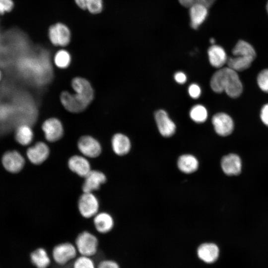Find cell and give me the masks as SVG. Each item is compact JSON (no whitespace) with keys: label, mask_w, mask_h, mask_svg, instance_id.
Wrapping results in <instances>:
<instances>
[{"label":"cell","mask_w":268,"mask_h":268,"mask_svg":"<svg viewBox=\"0 0 268 268\" xmlns=\"http://www.w3.org/2000/svg\"><path fill=\"white\" fill-rule=\"evenodd\" d=\"M190 26L197 29L204 22L208 15V7L201 3H195L189 8Z\"/></svg>","instance_id":"2e32d148"},{"label":"cell","mask_w":268,"mask_h":268,"mask_svg":"<svg viewBox=\"0 0 268 268\" xmlns=\"http://www.w3.org/2000/svg\"><path fill=\"white\" fill-rule=\"evenodd\" d=\"M0 37H1V35H0Z\"/></svg>","instance_id":"60d3db41"},{"label":"cell","mask_w":268,"mask_h":268,"mask_svg":"<svg viewBox=\"0 0 268 268\" xmlns=\"http://www.w3.org/2000/svg\"><path fill=\"white\" fill-rule=\"evenodd\" d=\"M197 0H178L180 4L183 6L189 8L192 5L196 3Z\"/></svg>","instance_id":"d590c367"},{"label":"cell","mask_w":268,"mask_h":268,"mask_svg":"<svg viewBox=\"0 0 268 268\" xmlns=\"http://www.w3.org/2000/svg\"><path fill=\"white\" fill-rule=\"evenodd\" d=\"M260 117L263 123L268 127V103L264 105L261 109Z\"/></svg>","instance_id":"836d02e7"},{"label":"cell","mask_w":268,"mask_h":268,"mask_svg":"<svg viewBox=\"0 0 268 268\" xmlns=\"http://www.w3.org/2000/svg\"><path fill=\"white\" fill-rule=\"evenodd\" d=\"M49 39L55 46H65L70 39V32L65 24L58 23L52 25L48 32Z\"/></svg>","instance_id":"8992f818"},{"label":"cell","mask_w":268,"mask_h":268,"mask_svg":"<svg viewBox=\"0 0 268 268\" xmlns=\"http://www.w3.org/2000/svg\"><path fill=\"white\" fill-rule=\"evenodd\" d=\"M223 172L227 175H237L242 170V160L239 155L230 153L224 156L221 160Z\"/></svg>","instance_id":"5bb4252c"},{"label":"cell","mask_w":268,"mask_h":268,"mask_svg":"<svg viewBox=\"0 0 268 268\" xmlns=\"http://www.w3.org/2000/svg\"><path fill=\"white\" fill-rule=\"evenodd\" d=\"M209 41H210V43L212 45L214 44V43H215V40H214V39H213V38H211V39H210Z\"/></svg>","instance_id":"74e56055"},{"label":"cell","mask_w":268,"mask_h":268,"mask_svg":"<svg viewBox=\"0 0 268 268\" xmlns=\"http://www.w3.org/2000/svg\"><path fill=\"white\" fill-rule=\"evenodd\" d=\"M49 153L48 146L43 142H37L28 148L26 152L29 160L36 165L43 163L48 158Z\"/></svg>","instance_id":"4fadbf2b"},{"label":"cell","mask_w":268,"mask_h":268,"mask_svg":"<svg viewBox=\"0 0 268 268\" xmlns=\"http://www.w3.org/2000/svg\"><path fill=\"white\" fill-rule=\"evenodd\" d=\"M42 130L46 139L54 142L60 139L63 135V128L61 122L56 118H50L43 124Z\"/></svg>","instance_id":"8fae6325"},{"label":"cell","mask_w":268,"mask_h":268,"mask_svg":"<svg viewBox=\"0 0 268 268\" xmlns=\"http://www.w3.org/2000/svg\"><path fill=\"white\" fill-rule=\"evenodd\" d=\"M197 253L199 259L203 262L212 264L218 259L219 249L214 243H204L198 247Z\"/></svg>","instance_id":"9a60e30c"},{"label":"cell","mask_w":268,"mask_h":268,"mask_svg":"<svg viewBox=\"0 0 268 268\" xmlns=\"http://www.w3.org/2000/svg\"><path fill=\"white\" fill-rule=\"evenodd\" d=\"M67 164L71 171L80 177H84L91 170L90 162L84 156L73 155L69 158Z\"/></svg>","instance_id":"e0dca14e"},{"label":"cell","mask_w":268,"mask_h":268,"mask_svg":"<svg viewBox=\"0 0 268 268\" xmlns=\"http://www.w3.org/2000/svg\"><path fill=\"white\" fill-rule=\"evenodd\" d=\"M17 141L21 145H27L31 143L33 138L32 130L27 125H22L17 129L15 134Z\"/></svg>","instance_id":"d4e9b609"},{"label":"cell","mask_w":268,"mask_h":268,"mask_svg":"<svg viewBox=\"0 0 268 268\" xmlns=\"http://www.w3.org/2000/svg\"><path fill=\"white\" fill-rule=\"evenodd\" d=\"M31 263L36 268H48L51 264V259L47 251L43 248H38L30 254Z\"/></svg>","instance_id":"44dd1931"},{"label":"cell","mask_w":268,"mask_h":268,"mask_svg":"<svg viewBox=\"0 0 268 268\" xmlns=\"http://www.w3.org/2000/svg\"><path fill=\"white\" fill-rule=\"evenodd\" d=\"M77 147L82 155L86 157L95 158L101 152V146L99 142L88 135L83 136L79 138Z\"/></svg>","instance_id":"ba28073f"},{"label":"cell","mask_w":268,"mask_h":268,"mask_svg":"<svg viewBox=\"0 0 268 268\" xmlns=\"http://www.w3.org/2000/svg\"><path fill=\"white\" fill-rule=\"evenodd\" d=\"M99 207L97 198L90 192H83L78 201V208L80 214L85 218L94 217Z\"/></svg>","instance_id":"277c9868"},{"label":"cell","mask_w":268,"mask_h":268,"mask_svg":"<svg viewBox=\"0 0 268 268\" xmlns=\"http://www.w3.org/2000/svg\"><path fill=\"white\" fill-rule=\"evenodd\" d=\"M71 85L75 93L64 91L61 95V101L67 110L78 113L84 110L91 102L93 90L89 82L81 77L73 79Z\"/></svg>","instance_id":"6da1fadb"},{"label":"cell","mask_w":268,"mask_h":268,"mask_svg":"<svg viewBox=\"0 0 268 268\" xmlns=\"http://www.w3.org/2000/svg\"><path fill=\"white\" fill-rule=\"evenodd\" d=\"M174 79L177 83L184 84L187 81V76L183 72L178 71L174 74Z\"/></svg>","instance_id":"e575fe53"},{"label":"cell","mask_w":268,"mask_h":268,"mask_svg":"<svg viewBox=\"0 0 268 268\" xmlns=\"http://www.w3.org/2000/svg\"><path fill=\"white\" fill-rule=\"evenodd\" d=\"M4 168L11 173H17L23 168L25 160L18 151H11L5 152L2 158Z\"/></svg>","instance_id":"30bf717a"},{"label":"cell","mask_w":268,"mask_h":268,"mask_svg":"<svg viewBox=\"0 0 268 268\" xmlns=\"http://www.w3.org/2000/svg\"><path fill=\"white\" fill-rule=\"evenodd\" d=\"M1 76H2V75H1V71H0V81L1 79Z\"/></svg>","instance_id":"ab89813d"},{"label":"cell","mask_w":268,"mask_h":268,"mask_svg":"<svg viewBox=\"0 0 268 268\" xmlns=\"http://www.w3.org/2000/svg\"><path fill=\"white\" fill-rule=\"evenodd\" d=\"M13 6L12 0H0V14L10 11Z\"/></svg>","instance_id":"4dcf8cb0"},{"label":"cell","mask_w":268,"mask_h":268,"mask_svg":"<svg viewBox=\"0 0 268 268\" xmlns=\"http://www.w3.org/2000/svg\"><path fill=\"white\" fill-rule=\"evenodd\" d=\"M216 0H197L196 3H201L209 8Z\"/></svg>","instance_id":"8d00e7d4"},{"label":"cell","mask_w":268,"mask_h":268,"mask_svg":"<svg viewBox=\"0 0 268 268\" xmlns=\"http://www.w3.org/2000/svg\"><path fill=\"white\" fill-rule=\"evenodd\" d=\"M75 246L69 242H64L56 245L52 250V257L58 265L63 266L74 259L77 255Z\"/></svg>","instance_id":"5b68a950"},{"label":"cell","mask_w":268,"mask_h":268,"mask_svg":"<svg viewBox=\"0 0 268 268\" xmlns=\"http://www.w3.org/2000/svg\"><path fill=\"white\" fill-rule=\"evenodd\" d=\"M257 83L263 91L268 93V69L260 72L257 76Z\"/></svg>","instance_id":"f546056e"},{"label":"cell","mask_w":268,"mask_h":268,"mask_svg":"<svg viewBox=\"0 0 268 268\" xmlns=\"http://www.w3.org/2000/svg\"><path fill=\"white\" fill-rule=\"evenodd\" d=\"M97 268H120L119 265L112 260H104L98 265Z\"/></svg>","instance_id":"d6a6232c"},{"label":"cell","mask_w":268,"mask_h":268,"mask_svg":"<svg viewBox=\"0 0 268 268\" xmlns=\"http://www.w3.org/2000/svg\"><path fill=\"white\" fill-rule=\"evenodd\" d=\"M177 164L180 171L189 174L197 170L199 162L194 156L191 154H184L179 158Z\"/></svg>","instance_id":"7402d4cb"},{"label":"cell","mask_w":268,"mask_h":268,"mask_svg":"<svg viewBox=\"0 0 268 268\" xmlns=\"http://www.w3.org/2000/svg\"><path fill=\"white\" fill-rule=\"evenodd\" d=\"M188 92L192 98L197 99L201 94V89L197 84L192 83L188 88Z\"/></svg>","instance_id":"1f68e13d"},{"label":"cell","mask_w":268,"mask_h":268,"mask_svg":"<svg viewBox=\"0 0 268 268\" xmlns=\"http://www.w3.org/2000/svg\"><path fill=\"white\" fill-rule=\"evenodd\" d=\"M75 1L80 8L87 9L93 14L100 12L103 8L102 0H75Z\"/></svg>","instance_id":"484cf974"},{"label":"cell","mask_w":268,"mask_h":268,"mask_svg":"<svg viewBox=\"0 0 268 268\" xmlns=\"http://www.w3.org/2000/svg\"><path fill=\"white\" fill-rule=\"evenodd\" d=\"M234 56H242L253 59L256 58V53L254 47L248 42L240 40L238 41L232 51Z\"/></svg>","instance_id":"603a6c76"},{"label":"cell","mask_w":268,"mask_h":268,"mask_svg":"<svg viewBox=\"0 0 268 268\" xmlns=\"http://www.w3.org/2000/svg\"><path fill=\"white\" fill-rule=\"evenodd\" d=\"M266 9H267V12L268 13V0L267 3V5H266Z\"/></svg>","instance_id":"f35d334b"},{"label":"cell","mask_w":268,"mask_h":268,"mask_svg":"<svg viewBox=\"0 0 268 268\" xmlns=\"http://www.w3.org/2000/svg\"><path fill=\"white\" fill-rule=\"evenodd\" d=\"M212 123L215 132L219 135L226 136L230 135L234 129L232 119L224 113H218L212 118Z\"/></svg>","instance_id":"52a82bcc"},{"label":"cell","mask_w":268,"mask_h":268,"mask_svg":"<svg viewBox=\"0 0 268 268\" xmlns=\"http://www.w3.org/2000/svg\"><path fill=\"white\" fill-rule=\"evenodd\" d=\"M189 114L191 119L197 123H203L207 118L206 109L201 104H197L192 107Z\"/></svg>","instance_id":"4316f807"},{"label":"cell","mask_w":268,"mask_h":268,"mask_svg":"<svg viewBox=\"0 0 268 268\" xmlns=\"http://www.w3.org/2000/svg\"><path fill=\"white\" fill-rule=\"evenodd\" d=\"M112 147L117 155H124L129 152L131 142L126 135L122 134H117L112 139Z\"/></svg>","instance_id":"ffe728a7"},{"label":"cell","mask_w":268,"mask_h":268,"mask_svg":"<svg viewBox=\"0 0 268 268\" xmlns=\"http://www.w3.org/2000/svg\"><path fill=\"white\" fill-rule=\"evenodd\" d=\"M93 222L96 230L102 234L110 232L114 223L112 216L105 212H98L94 216Z\"/></svg>","instance_id":"d6986e66"},{"label":"cell","mask_w":268,"mask_h":268,"mask_svg":"<svg viewBox=\"0 0 268 268\" xmlns=\"http://www.w3.org/2000/svg\"><path fill=\"white\" fill-rule=\"evenodd\" d=\"M82 189L83 192L93 193L106 181V175L98 170H91L84 177Z\"/></svg>","instance_id":"7c38bea8"},{"label":"cell","mask_w":268,"mask_h":268,"mask_svg":"<svg viewBox=\"0 0 268 268\" xmlns=\"http://www.w3.org/2000/svg\"><path fill=\"white\" fill-rule=\"evenodd\" d=\"M75 243L77 251L82 256L90 257L95 255L97 252L98 239L88 231H83L79 233Z\"/></svg>","instance_id":"3957f363"},{"label":"cell","mask_w":268,"mask_h":268,"mask_svg":"<svg viewBox=\"0 0 268 268\" xmlns=\"http://www.w3.org/2000/svg\"><path fill=\"white\" fill-rule=\"evenodd\" d=\"M73 268H96V267L90 257L81 255L74 261Z\"/></svg>","instance_id":"f1b7e54d"},{"label":"cell","mask_w":268,"mask_h":268,"mask_svg":"<svg viewBox=\"0 0 268 268\" xmlns=\"http://www.w3.org/2000/svg\"><path fill=\"white\" fill-rule=\"evenodd\" d=\"M54 61L56 65L60 68L67 67L70 62V56L66 50L59 51L55 55Z\"/></svg>","instance_id":"83f0119b"},{"label":"cell","mask_w":268,"mask_h":268,"mask_svg":"<svg viewBox=\"0 0 268 268\" xmlns=\"http://www.w3.org/2000/svg\"><path fill=\"white\" fill-rule=\"evenodd\" d=\"M254 60L245 57L234 56L227 59L228 67L236 71H241L248 69Z\"/></svg>","instance_id":"cb8c5ba5"},{"label":"cell","mask_w":268,"mask_h":268,"mask_svg":"<svg viewBox=\"0 0 268 268\" xmlns=\"http://www.w3.org/2000/svg\"><path fill=\"white\" fill-rule=\"evenodd\" d=\"M155 120L158 131L164 137H169L176 131V125L163 110H159L154 114Z\"/></svg>","instance_id":"9c48e42d"},{"label":"cell","mask_w":268,"mask_h":268,"mask_svg":"<svg viewBox=\"0 0 268 268\" xmlns=\"http://www.w3.org/2000/svg\"><path fill=\"white\" fill-rule=\"evenodd\" d=\"M207 54L209 63L214 67L220 68L227 63L226 53L220 46L212 45L208 49Z\"/></svg>","instance_id":"ac0fdd59"},{"label":"cell","mask_w":268,"mask_h":268,"mask_svg":"<svg viewBox=\"0 0 268 268\" xmlns=\"http://www.w3.org/2000/svg\"><path fill=\"white\" fill-rule=\"evenodd\" d=\"M210 85L217 93L225 92L228 96L236 98L241 94L243 85L237 71L229 67L219 68L211 76Z\"/></svg>","instance_id":"7a4b0ae2"}]
</instances>
